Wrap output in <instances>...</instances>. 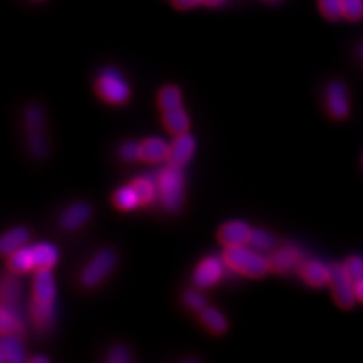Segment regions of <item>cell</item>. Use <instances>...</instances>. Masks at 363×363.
Returning <instances> with one entry per match:
<instances>
[{"label":"cell","mask_w":363,"mask_h":363,"mask_svg":"<svg viewBox=\"0 0 363 363\" xmlns=\"http://www.w3.org/2000/svg\"><path fill=\"white\" fill-rule=\"evenodd\" d=\"M91 218V208L88 203H74L61 215V225L65 230H77Z\"/></svg>","instance_id":"5bb4252c"},{"label":"cell","mask_w":363,"mask_h":363,"mask_svg":"<svg viewBox=\"0 0 363 363\" xmlns=\"http://www.w3.org/2000/svg\"><path fill=\"white\" fill-rule=\"evenodd\" d=\"M32 321L40 330H45L53 323L55 318V303H30Z\"/></svg>","instance_id":"603a6c76"},{"label":"cell","mask_w":363,"mask_h":363,"mask_svg":"<svg viewBox=\"0 0 363 363\" xmlns=\"http://www.w3.org/2000/svg\"><path fill=\"white\" fill-rule=\"evenodd\" d=\"M359 53H360V56H362V60H363V44L360 45V49H359Z\"/></svg>","instance_id":"f35d334b"},{"label":"cell","mask_w":363,"mask_h":363,"mask_svg":"<svg viewBox=\"0 0 363 363\" xmlns=\"http://www.w3.org/2000/svg\"><path fill=\"white\" fill-rule=\"evenodd\" d=\"M117 264V256L109 248H104L89 260L81 272V283L85 288H94L100 285Z\"/></svg>","instance_id":"277c9868"},{"label":"cell","mask_w":363,"mask_h":363,"mask_svg":"<svg viewBox=\"0 0 363 363\" xmlns=\"http://www.w3.org/2000/svg\"><path fill=\"white\" fill-rule=\"evenodd\" d=\"M8 271L11 274H25L29 269L35 268V264H33V255H32V248L23 247L13 255L8 256V262H6Z\"/></svg>","instance_id":"d6986e66"},{"label":"cell","mask_w":363,"mask_h":363,"mask_svg":"<svg viewBox=\"0 0 363 363\" xmlns=\"http://www.w3.org/2000/svg\"><path fill=\"white\" fill-rule=\"evenodd\" d=\"M157 197L168 212H179L184 204V173L182 168L169 164L156 177Z\"/></svg>","instance_id":"7a4b0ae2"},{"label":"cell","mask_w":363,"mask_h":363,"mask_svg":"<svg viewBox=\"0 0 363 363\" xmlns=\"http://www.w3.org/2000/svg\"><path fill=\"white\" fill-rule=\"evenodd\" d=\"M332 289V295L335 303L342 309H351L357 301L354 281L347 274L344 265H332L330 267V281H328Z\"/></svg>","instance_id":"8992f818"},{"label":"cell","mask_w":363,"mask_h":363,"mask_svg":"<svg viewBox=\"0 0 363 363\" xmlns=\"http://www.w3.org/2000/svg\"><path fill=\"white\" fill-rule=\"evenodd\" d=\"M344 2V17L357 21L363 17V0H342Z\"/></svg>","instance_id":"1f68e13d"},{"label":"cell","mask_w":363,"mask_h":363,"mask_svg":"<svg viewBox=\"0 0 363 363\" xmlns=\"http://www.w3.org/2000/svg\"><path fill=\"white\" fill-rule=\"evenodd\" d=\"M268 262H269V269L272 272L285 274V272H289L294 268L301 267L303 255L300 252V248L294 245H286L277 250L276 253H272L271 257L268 259Z\"/></svg>","instance_id":"9c48e42d"},{"label":"cell","mask_w":363,"mask_h":363,"mask_svg":"<svg viewBox=\"0 0 363 363\" xmlns=\"http://www.w3.org/2000/svg\"><path fill=\"white\" fill-rule=\"evenodd\" d=\"M56 286L50 269H37L32 283V301L55 303Z\"/></svg>","instance_id":"7c38bea8"},{"label":"cell","mask_w":363,"mask_h":363,"mask_svg":"<svg viewBox=\"0 0 363 363\" xmlns=\"http://www.w3.org/2000/svg\"><path fill=\"white\" fill-rule=\"evenodd\" d=\"M106 360L112 362V363H128L132 360V356L126 347L118 345V347H113L109 351V356Z\"/></svg>","instance_id":"836d02e7"},{"label":"cell","mask_w":363,"mask_h":363,"mask_svg":"<svg viewBox=\"0 0 363 363\" xmlns=\"http://www.w3.org/2000/svg\"><path fill=\"white\" fill-rule=\"evenodd\" d=\"M300 276L311 288H323L330 281V267L320 260H306L300 267Z\"/></svg>","instance_id":"4fadbf2b"},{"label":"cell","mask_w":363,"mask_h":363,"mask_svg":"<svg viewBox=\"0 0 363 363\" xmlns=\"http://www.w3.org/2000/svg\"><path fill=\"white\" fill-rule=\"evenodd\" d=\"M200 323L206 330L215 336H220L227 330L225 316L215 308H206L200 312Z\"/></svg>","instance_id":"44dd1931"},{"label":"cell","mask_w":363,"mask_h":363,"mask_svg":"<svg viewBox=\"0 0 363 363\" xmlns=\"http://www.w3.org/2000/svg\"><path fill=\"white\" fill-rule=\"evenodd\" d=\"M184 303L188 306L191 311L194 312H201L203 309H206L208 300L200 291H194V289H188L184 294Z\"/></svg>","instance_id":"f546056e"},{"label":"cell","mask_w":363,"mask_h":363,"mask_svg":"<svg viewBox=\"0 0 363 363\" xmlns=\"http://www.w3.org/2000/svg\"><path fill=\"white\" fill-rule=\"evenodd\" d=\"M168 152H169V144L165 143L161 138H147L141 141L140 145V161L144 162H161L164 159H168Z\"/></svg>","instance_id":"9a60e30c"},{"label":"cell","mask_w":363,"mask_h":363,"mask_svg":"<svg viewBox=\"0 0 363 363\" xmlns=\"http://www.w3.org/2000/svg\"><path fill=\"white\" fill-rule=\"evenodd\" d=\"M162 124L164 128L173 135L186 133L189 129V117L188 113L180 108L169 109L162 113Z\"/></svg>","instance_id":"ac0fdd59"},{"label":"cell","mask_w":363,"mask_h":363,"mask_svg":"<svg viewBox=\"0 0 363 363\" xmlns=\"http://www.w3.org/2000/svg\"><path fill=\"white\" fill-rule=\"evenodd\" d=\"M140 145L141 143H135V141H128V143H123L120 147V157L123 161H128V162H133V161H138L141 159L140 156Z\"/></svg>","instance_id":"d6a6232c"},{"label":"cell","mask_w":363,"mask_h":363,"mask_svg":"<svg viewBox=\"0 0 363 363\" xmlns=\"http://www.w3.org/2000/svg\"><path fill=\"white\" fill-rule=\"evenodd\" d=\"M327 111L335 120H344L350 113V101L347 88L342 82L335 81L327 88L325 93Z\"/></svg>","instance_id":"ba28073f"},{"label":"cell","mask_w":363,"mask_h":363,"mask_svg":"<svg viewBox=\"0 0 363 363\" xmlns=\"http://www.w3.org/2000/svg\"><path fill=\"white\" fill-rule=\"evenodd\" d=\"M94 89L96 94L109 105L120 106L130 99V88L128 82L113 68H106L99 74Z\"/></svg>","instance_id":"3957f363"},{"label":"cell","mask_w":363,"mask_h":363,"mask_svg":"<svg viewBox=\"0 0 363 363\" xmlns=\"http://www.w3.org/2000/svg\"><path fill=\"white\" fill-rule=\"evenodd\" d=\"M223 262L230 269L240 272L250 279H262L269 272L268 259L241 247H225L223 253Z\"/></svg>","instance_id":"6da1fadb"},{"label":"cell","mask_w":363,"mask_h":363,"mask_svg":"<svg viewBox=\"0 0 363 363\" xmlns=\"http://www.w3.org/2000/svg\"><path fill=\"white\" fill-rule=\"evenodd\" d=\"M201 2H204V0H176V5L179 8H182V9H188V8L196 6V5L201 4Z\"/></svg>","instance_id":"e575fe53"},{"label":"cell","mask_w":363,"mask_h":363,"mask_svg":"<svg viewBox=\"0 0 363 363\" xmlns=\"http://www.w3.org/2000/svg\"><path fill=\"white\" fill-rule=\"evenodd\" d=\"M196 152V141L189 133H180L176 135L173 143L169 144L168 152V162L176 167H184L189 162Z\"/></svg>","instance_id":"8fae6325"},{"label":"cell","mask_w":363,"mask_h":363,"mask_svg":"<svg viewBox=\"0 0 363 363\" xmlns=\"http://www.w3.org/2000/svg\"><path fill=\"white\" fill-rule=\"evenodd\" d=\"M157 105L161 108L162 112L169 111V109H176L182 106V94L180 89L174 85H167L161 91H159L157 96Z\"/></svg>","instance_id":"d4e9b609"},{"label":"cell","mask_w":363,"mask_h":363,"mask_svg":"<svg viewBox=\"0 0 363 363\" xmlns=\"http://www.w3.org/2000/svg\"><path fill=\"white\" fill-rule=\"evenodd\" d=\"M344 268L347 271V274L351 277V280H353V281H357V280L363 279V257L350 256L345 260Z\"/></svg>","instance_id":"4dcf8cb0"},{"label":"cell","mask_w":363,"mask_h":363,"mask_svg":"<svg viewBox=\"0 0 363 363\" xmlns=\"http://www.w3.org/2000/svg\"><path fill=\"white\" fill-rule=\"evenodd\" d=\"M0 332H2V336H21L23 332H25V327H23L16 309L2 306V311H0Z\"/></svg>","instance_id":"7402d4cb"},{"label":"cell","mask_w":363,"mask_h":363,"mask_svg":"<svg viewBox=\"0 0 363 363\" xmlns=\"http://www.w3.org/2000/svg\"><path fill=\"white\" fill-rule=\"evenodd\" d=\"M20 300V285L16 279L6 277L2 283V306L16 309Z\"/></svg>","instance_id":"4316f807"},{"label":"cell","mask_w":363,"mask_h":363,"mask_svg":"<svg viewBox=\"0 0 363 363\" xmlns=\"http://www.w3.org/2000/svg\"><path fill=\"white\" fill-rule=\"evenodd\" d=\"M25 118L29 149L35 157H44L49 153V144L48 136L44 133V116L41 108L37 105L29 106Z\"/></svg>","instance_id":"5b68a950"},{"label":"cell","mask_w":363,"mask_h":363,"mask_svg":"<svg viewBox=\"0 0 363 363\" xmlns=\"http://www.w3.org/2000/svg\"><path fill=\"white\" fill-rule=\"evenodd\" d=\"M29 232L25 227H16V229L8 230L4 236L2 241H0V253L4 256L13 255L17 250L23 248L29 241Z\"/></svg>","instance_id":"2e32d148"},{"label":"cell","mask_w":363,"mask_h":363,"mask_svg":"<svg viewBox=\"0 0 363 363\" xmlns=\"http://www.w3.org/2000/svg\"><path fill=\"white\" fill-rule=\"evenodd\" d=\"M250 244L257 250H271L276 245V240L268 232L262 229H255L252 230V236H250Z\"/></svg>","instance_id":"f1b7e54d"},{"label":"cell","mask_w":363,"mask_h":363,"mask_svg":"<svg viewBox=\"0 0 363 363\" xmlns=\"http://www.w3.org/2000/svg\"><path fill=\"white\" fill-rule=\"evenodd\" d=\"M204 2L209 4V5H212V6H217V5H221V4H224L225 0H204Z\"/></svg>","instance_id":"8d00e7d4"},{"label":"cell","mask_w":363,"mask_h":363,"mask_svg":"<svg viewBox=\"0 0 363 363\" xmlns=\"http://www.w3.org/2000/svg\"><path fill=\"white\" fill-rule=\"evenodd\" d=\"M320 9L323 16L328 20H337L344 17L342 0H320Z\"/></svg>","instance_id":"83f0119b"},{"label":"cell","mask_w":363,"mask_h":363,"mask_svg":"<svg viewBox=\"0 0 363 363\" xmlns=\"http://www.w3.org/2000/svg\"><path fill=\"white\" fill-rule=\"evenodd\" d=\"M130 186L135 189L136 196H138L141 206H147V204H150L157 194L156 185H153L152 180H149V179H144V177L135 179V180H132Z\"/></svg>","instance_id":"484cf974"},{"label":"cell","mask_w":363,"mask_h":363,"mask_svg":"<svg viewBox=\"0 0 363 363\" xmlns=\"http://www.w3.org/2000/svg\"><path fill=\"white\" fill-rule=\"evenodd\" d=\"M354 291H356V298L363 303V279L354 281Z\"/></svg>","instance_id":"d590c367"},{"label":"cell","mask_w":363,"mask_h":363,"mask_svg":"<svg viewBox=\"0 0 363 363\" xmlns=\"http://www.w3.org/2000/svg\"><path fill=\"white\" fill-rule=\"evenodd\" d=\"M252 230L242 221H229L220 227L217 238L224 247H241L250 244Z\"/></svg>","instance_id":"30bf717a"},{"label":"cell","mask_w":363,"mask_h":363,"mask_svg":"<svg viewBox=\"0 0 363 363\" xmlns=\"http://www.w3.org/2000/svg\"><path fill=\"white\" fill-rule=\"evenodd\" d=\"M223 277V264L218 257H204L197 265L192 280L199 289H208L221 280Z\"/></svg>","instance_id":"52a82bcc"},{"label":"cell","mask_w":363,"mask_h":363,"mask_svg":"<svg viewBox=\"0 0 363 363\" xmlns=\"http://www.w3.org/2000/svg\"><path fill=\"white\" fill-rule=\"evenodd\" d=\"M48 360H49L48 357H33V359H32V362H35V363H37V362H48Z\"/></svg>","instance_id":"74e56055"},{"label":"cell","mask_w":363,"mask_h":363,"mask_svg":"<svg viewBox=\"0 0 363 363\" xmlns=\"http://www.w3.org/2000/svg\"><path fill=\"white\" fill-rule=\"evenodd\" d=\"M0 359H2L4 363H20L25 360V348H23L20 336H2V342H0Z\"/></svg>","instance_id":"e0dca14e"},{"label":"cell","mask_w":363,"mask_h":363,"mask_svg":"<svg viewBox=\"0 0 363 363\" xmlns=\"http://www.w3.org/2000/svg\"><path fill=\"white\" fill-rule=\"evenodd\" d=\"M112 204L116 206L118 211H132L135 208L141 206L140 204V199L138 196H136L135 189L129 185V186H123L120 189H117L116 192H113L112 196Z\"/></svg>","instance_id":"cb8c5ba5"},{"label":"cell","mask_w":363,"mask_h":363,"mask_svg":"<svg viewBox=\"0 0 363 363\" xmlns=\"http://www.w3.org/2000/svg\"><path fill=\"white\" fill-rule=\"evenodd\" d=\"M33 255V264L37 269H50L58 262V250L52 244L41 242L30 247Z\"/></svg>","instance_id":"ffe728a7"}]
</instances>
